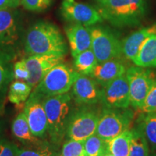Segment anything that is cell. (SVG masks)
<instances>
[{"mask_svg":"<svg viewBox=\"0 0 156 156\" xmlns=\"http://www.w3.org/2000/svg\"><path fill=\"white\" fill-rule=\"evenodd\" d=\"M13 135L25 146H34L41 144L44 140L36 137L31 132L24 112L15 117L12 125Z\"/></svg>","mask_w":156,"mask_h":156,"instance_id":"obj_18","label":"cell"},{"mask_svg":"<svg viewBox=\"0 0 156 156\" xmlns=\"http://www.w3.org/2000/svg\"><path fill=\"white\" fill-rule=\"evenodd\" d=\"M98 64L91 48L79 54L74 58L75 69L80 75L90 76Z\"/></svg>","mask_w":156,"mask_h":156,"instance_id":"obj_22","label":"cell"},{"mask_svg":"<svg viewBox=\"0 0 156 156\" xmlns=\"http://www.w3.org/2000/svg\"><path fill=\"white\" fill-rule=\"evenodd\" d=\"M54 156H62V154L61 153H58V152L56 151V153L54 154Z\"/></svg>","mask_w":156,"mask_h":156,"instance_id":"obj_35","label":"cell"},{"mask_svg":"<svg viewBox=\"0 0 156 156\" xmlns=\"http://www.w3.org/2000/svg\"><path fill=\"white\" fill-rule=\"evenodd\" d=\"M61 13L66 20L79 23L85 27L95 25L103 21L102 17L96 9L91 6L76 2L64 0L62 4Z\"/></svg>","mask_w":156,"mask_h":156,"instance_id":"obj_11","label":"cell"},{"mask_svg":"<svg viewBox=\"0 0 156 156\" xmlns=\"http://www.w3.org/2000/svg\"><path fill=\"white\" fill-rule=\"evenodd\" d=\"M79 75L75 69L62 62L46 73L30 94L44 101L46 98L67 93Z\"/></svg>","mask_w":156,"mask_h":156,"instance_id":"obj_4","label":"cell"},{"mask_svg":"<svg viewBox=\"0 0 156 156\" xmlns=\"http://www.w3.org/2000/svg\"><path fill=\"white\" fill-rule=\"evenodd\" d=\"M132 132L129 156H149L150 145L141 129L136 126Z\"/></svg>","mask_w":156,"mask_h":156,"instance_id":"obj_24","label":"cell"},{"mask_svg":"<svg viewBox=\"0 0 156 156\" xmlns=\"http://www.w3.org/2000/svg\"><path fill=\"white\" fill-rule=\"evenodd\" d=\"M52 2L53 0H22L21 4L28 10L41 12L48 8Z\"/></svg>","mask_w":156,"mask_h":156,"instance_id":"obj_29","label":"cell"},{"mask_svg":"<svg viewBox=\"0 0 156 156\" xmlns=\"http://www.w3.org/2000/svg\"><path fill=\"white\" fill-rule=\"evenodd\" d=\"M85 156H103L108 153V140H105L96 134L84 141Z\"/></svg>","mask_w":156,"mask_h":156,"instance_id":"obj_27","label":"cell"},{"mask_svg":"<svg viewBox=\"0 0 156 156\" xmlns=\"http://www.w3.org/2000/svg\"><path fill=\"white\" fill-rule=\"evenodd\" d=\"M32 90L33 87L27 82L16 80L9 85L8 99L11 103L20 105L26 102Z\"/></svg>","mask_w":156,"mask_h":156,"instance_id":"obj_23","label":"cell"},{"mask_svg":"<svg viewBox=\"0 0 156 156\" xmlns=\"http://www.w3.org/2000/svg\"><path fill=\"white\" fill-rule=\"evenodd\" d=\"M13 71H14V78L17 80L26 82L30 78V72L27 67L25 59L15 62L13 66Z\"/></svg>","mask_w":156,"mask_h":156,"instance_id":"obj_31","label":"cell"},{"mask_svg":"<svg viewBox=\"0 0 156 156\" xmlns=\"http://www.w3.org/2000/svg\"><path fill=\"white\" fill-rule=\"evenodd\" d=\"M64 30L69 41L70 51L73 58L91 48V36L88 27L79 23H72V24L65 27Z\"/></svg>","mask_w":156,"mask_h":156,"instance_id":"obj_15","label":"cell"},{"mask_svg":"<svg viewBox=\"0 0 156 156\" xmlns=\"http://www.w3.org/2000/svg\"><path fill=\"white\" fill-rule=\"evenodd\" d=\"M73 97L69 93L54 95L43 101L48 122L50 142L56 147L66 135L67 124L73 112Z\"/></svg>","mask_w":156,"mask_h":156,"instance_id":"obj_3","label":"cell"},{"mask_svg":"<svg viewBox=\"0 0 156 156\" xmlns=\"http://www.w3.org/2000/svg\"><path fill=\"white\" fill-rule=\"evenodd\" d=\"M126 71L125 66L119 58H114L98 64L90 76L103 87L116 78L124 75Z\"/></svg>","mask_w":156,"mask_h":156,"instance_id":"obj_16","label":"cell"},{"mask_svg":"<svg viewBox=\"0 0 156 156\" xmlns=\"http://www.w3.org/2000/svg\"><path fill=\"white\" fill-rule=\"evenodd\" d=\"M100 114L101 112L91 106H81L73 110L66 130L67 140L85 141L95 134Z\"/></svg>","mask_w":156,"mask_h":156,"instance_id":"obj_5","label":"cell"},{"mask_svg":"<svg viewBox=\"0 0 156 156\" xmlns=\"http://www.w3.org/2000/svg\"><path fill=\"white\" fill-rule=\"evenodd\" d=\"M132 62L140 67L156 68V34L144 42Z\"/></svg>","mask_w":156,"mask_h":156,"instance_id":"obj_20","label":"cell"},{"mask_svg":"<svg viewBox=\"0 0 156 156\" xmlns=\"http://www.w3.org/2000/svg\"><path fill=\"white\" fill-rule=\"evenodd\" d=\"M132 136V130H126L113 139L108 140V151L114 156H129Z\"/></svg>","mask_w":156,"mask_h":156,"instance_id":"obj_21","label":"cell"},{"mask_svg":"<svg viewBox=\"0 0 156 156\" xmlns=\"http://www.w3.org/2000/svg\"><path fill=\"white\" fill-rule=\"evenodd\" d=\"M101 87V102L105 108H127L131 105L126 73Z\"/></svg>","mask_w":156,"mask_h":156,"instance_id":"obj_10","label":"cell"},{"mask_svg":"<svg viewBox=\"0 0 156 156\" xmlns=\"http://www.w3.org/2000/svg\"><path fill=\"white\" fill-rule=\"evenodd\" d=\"M68 1L71 2H74V0H68Z\"/></svg>","mask_w":156,"mask_h":156,"instance_id":"obj_37","label":"cell"},{"mask_svg":"<svg viewBox=\"0 0 156 156\" xmlns=\"http://www.w3.org/2000/svg\"><path fill=\"white\" fill-rule=\"evenodd\" d=\"M23 112L33 134L44 140L48 134V122L43 101L30 94L25 103Z\"/></svg>","mask_w":156,"mask_h":156,"instance_id":"obj_13","label":"cell"},{"mask_svg":"<svg viewBox=\"0 0 156 156\" xmlns=\"http://www.w3.org/2000/svg\"><path fill=\"white\" fill-rule=\"evenodd\" d=\"M96 1H97V0H96Z\"/></svg>","mask_w":156,"mask_h":156,"instance_id":"obj_39","label":"cell"},{"mask_svg":"<svg viewBox=\"0 0 156 156\" xmlns=\"http://www.w3.org/2000/svg\"><path fill=\"white\" fill-rule=\"evenodd\" d=\"M150 146L156 150V112L146 113L138 124Z\"/></svg>","mask_w":156,"mask_h":156,"instance_id":"obj_25","label":"cell"},{"mask_svg":"<svg viewBox=\"0 0 156 156\" xmlns=\"http://www.w3.org/2000/svg\"><path fill=\"white\" fill-rule=\"evenodd\" d=\"M64 56L54 54L32 55L25 58V64L30 72V78L26 82L33 89L42 80L51 69L63 62Z\"/></svg>","mask_w":156,"mask_h":156,"instance_id":"obj_14","label":"cell"},{"mask_svg":"<svg viewBox=\"0 0 156 156\" xmlns=\"http://www.w3.org/2000/svg\"><path fill=\"white\" fill-rule=\"evenodd\" d=\"M25 51L28 55L54 54L64 56L67 46L59 29L46 21H38L27 31Z\"/></svg>","mask_w":156,"mask_h":156,"instance_id":"obj_1","label":"cell"},{"mask_svg":"<svg viewBox=\"0 0 156 156\" xmlns=\"http://www.w3.org/2000/svg\"><path fill=\"white\" fill-rule=\"evenodd\" d=\"M102 87L88 75H79L72 87L73 101L80 106H93L101 102Z\"/></svg>","mask_w":156,"mask_h":156,"instance_id":"obj_12","label":"cell"},{"mask_svg":"<svg viewBox=\"0 0 156 156\" xmlns=\"http://www.w3.org/2000/svg\"><path fill=\"white\" fill-rule=\"evenodd\" d=\"M91 36V49L98 63L123 55L122 41L114 33L99 25L88 27Z\"/></svg>","mask_w":156,"mask_h":156,"instance_id":"obj_7","label":"cell"},{"mask_svg":"<svg viewBox=\"0 0 156 156\" xmlns=\"http://www.w3.org/2000/svg\"><path fill=\"white\" fill-rule=\"evenodd\" d=\"M134 113L127 108H106L101 112L95 134L105 140H110L129 129Z\"/></svg>","mask_w":156,"mask_h":156,"instance_id":"obj_6","label":"cell"},{"mask_svg":"<svg viewBox=\"0 0 156 156\" xmlns=\"http://www.w3.org/2000/svg\"><path fill=\"white\" fill-rule=\"evenodd\" d=\"M149 156H152V155H149Z\"/></svg>","mask_w":156,"mask_h":156,"instance_id":"obj_38","label":"cell"},{"mask_svg":"<svg viewBox=\"0 0 156 156\" xmlns=\"http://www.w3.org/2000/svg\"><path fill=\"white\" fill-rule=\"evenodd\" d=\"M142 111L143 112H156V77L149 93L146 97Z\"/></svg>","mask_w":156,"mask_h":156,"instance_id":"obj_30","label":"cell"},{"mask_svg":"<svg viewBox=\"0 0 156 156\" xmlns=\"http://www.w3.org/2000/svg\"><path fill=\"white\" fill-rule=\"evenodd\" d=\"M22 25L16 13L9 9H0V52L16 56Z\"/></svg>","mask_w":156,"mask_h":156,"instance_id":"obj_8","label":"cell"},{"mask_svg":"<svg viewBox=\"0 0 156 156\" xmlns=\"http://www.w3.org/2000/svg\"><path fill=\"white\" fill-rule=\"evenodd\" d=\"M129 88L130 102L134 108L141 109L155 76L147 68L133 66L126 71Z\"/></svg>","mask_w":156,"mask_h":156,"instance_id":"obj_9","label":"cell"},{"mask_svg":"<svg viewBox=\"0 0 156 156\" xmlns=\"http://www.w3.org/2000/svg\"><path fill=\"white\" fill-rule=\"evenodd\" d=\"M103 156H114V155H113L112 154L110 153H107L106 154H104V155H103Z\"/></svg>","mask_w":156,"mask_h":156,"instance_id":"obj_34","label":"cell"},{"mask_svg":"<svg viewBox=\"0 0 156 156\" xmlns=\"http://www.w3.org/2000/svg\"><path fill=\"white\" fill-rule=\"evenodd\" d=\"M22 0H0V9L16 8L21 4Z\"/></svg>","mask_w":156,"mask_h":156,"instance_id":"obj_33","label":"cell"},{"mask_svg":"<svg viewBox=\"0 0 156 156\" xmlns=\"http://www.w3.org/2000/svg\"><path fill=\"white\" fill-rule=\"evenodd\" d=\"M18 147L6 140H0V156H17Z\"/></svg>","mask_w":156,"mask_h":156,"instance_id":"obj_32","label":"cell"},{"mask_svg":"<svg viewBox=\"0 0 156 156\" xmlns=\"http://www.w3.org/2000/svg\"><path fill=\"white\" fill-rule=\"evenodd\" d=\"M62 156H85L84 141L67 140L62 145Z\"/></svg>","mask_w":156,"mask_h":156,"instance_id":"obj_28","label":"cell"},{"mask_svg":"<svg viewBox=\"0 0 156 156\" xmlns=\"http://www.w3.org/2000/svg\"><path fill=\"white\" fill-rule=\"evenodd\" d=\"M103 20L115 27L138 25L145 13V0H97Z\"/></svg>","mask_w":156,"mask_h":156,"instance_id":"obj_2","label":"cell"},{"mask_svg":"<svg viewBox=\"0 0 156 156\" xmlns=\"http://www.w3.org/2000/svg\"><path fill=\"white\" fill-rule=\"evenodd\" d=\"M154 34H156V23L134 31L122 41L123 55L127 59L132 61L144 42Z\"/></svg>","mask_w":156,"mask_h":156,"instance_id":"obj_17","label":"cell"},{"mask_svg":"<svg viewBox=\"0 0 156 156\" xmlns=\"http://www.w3.org/2000/svg\"><path fill=\"white\" fill-rule=\"evenodd\" d=\"M13 58V56L0 52V111L4 106L8 87L14 79Z\"/></svg>","mask_w":156,"mask_h":156,"instance_id":"obj_19","label":"cell"},{"mask_svg":"<svg viewBox=\"0 0 156 156\" xmlns=\"http://www.w3.org/2000/svg\"><path fill=\"white\" fill-rule=\"evenodd\" d=\"M1 133H2V127L1 126H0V136H1Z\"/></svg>","mask_w":156,"mask_h":156,"instance_id":"obj_36","label":"cell"},{"mask_svg":"<svg viewBox=\"0 0 156 156\" xmlns=\"http://www.w3.org/2000/svg\"><path fill=\"white\" fill-rule=\"evenodd\" d=\"M56 151L55 145L44 140L39 145L18 147L17 156H54Z\"/></svg>","mask_w":156,"mask_h":156,"instance_id":"obj_26","label":"cell"}]
</instances>
